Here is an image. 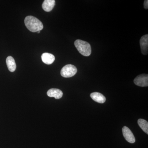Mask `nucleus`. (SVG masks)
Segmentation results:
<instances>
[{
	"label": "nucleus",
	"mask_w": 148,
	"mask_h": 148,
	"mask_svg": "<svg viewBox=\"0 0 148 148\" xmlns=\"http://www.w3.org/2000/svg\"><path fill=\"white\" fill-rule=\"evenodd\" d=\"M55 5L54 0H45L44 1L42 5V8L45 12H50L52 10Z\"/></svg>",
	"instance_id": "nucleus-10"
},
{
	"label": "nucleus",
	"mask_w": 148,
	"mask_h": 148,
	"mask_svg": "<svg viewBox=\"0 0 148 148\" xmlns=\"http://www.w3.org/2000/svg\"><path fill=\"white\" fill-rule=\"evenodd\" d=\"M48 96L50 97H54L56 99H59L62 98L63 93L61 90L57 88H51L48 90Z\"/></svg>",
	"instance_id": "nucleus-7"
},
{
	"label": "nucleus",
	"mask_w": 148,
	"mask_h": 148,
	"mask_svg": "<svg viewBox=\"0 0 148 148\" xmlns=\"http://www.w3.org/2000/svg\"><path fill=\"white\" fill-rule=\"evenodd\" d=\"M7 66L9 71L11 72H13L16 69V64L15 60L12 56H9L6 58Z\"/></svg>",
	"instance_id": "nucleus-11"
},
{
	"label": "nucleus",
	"mask_w": 148,
	"mask_h": 148,
	"mask_svg": "<svg viewBox=\"0 0 148 148\" xmlns=\"http://www.w3.org/2000/svg\"><path fill=\"white\" fill-rule=\"evenodd\" d=\"M123 134L125 140L130 143H134L135 142V138L132 131L128 127L124 126L122 128Z\"/></svg>",
	"instance_id": "nucleus-5"
},
{
	"label": "nucleus",
	"mask_w": 148,
	"mask_h": 148,
	"mask_svg": "<svg viewBox=\"0 0 148 148\" xmlns=\"http://www.w3.org/2000/svg\"><path fill=\"white\" fill-rule=\"evenodd\" d=\"M90 96L93 101L98 103H104L106 101V97L100 92H92L90 94Z\"/></svg>",
	"instance_id": "nucleus-9"
},
{
	"label": "nucleus",
	"mask_w": 148,
	"mask_h": 148,
	"mask_svg": "<svg viewBox=\"0 0 148 148\" xmlns=\"http://www.w3.org/2000/svg\"><path fill=\"white\" fill-rule=\"evenodd\" d=\"M42 60L44 63L47 65H50L54 62L55 58L54 56L51 53H44L41 56Z\"/></svg>",
	"instance_id": "nucleus-8"
},
{
	"label": "nucleus",
	"mask_w": 148,
	"mask_h": 148,
	"mask_svg": "<svg viewBox=\"0 0 148 148\" xmlns=\"http://www.w3.org/2000/svg\"><path fill=\"white\" fill-rule=\"evenodd\" d=\"M138 124L141 129L147 134H148V123L145 120L139 119L138 120Z\"/></svg>",
	"instance_id": "nucleus-12"
},
{
	"label": "nucleus",
	"mask_w": 148,
	"mask_h": 148,
	"mask_svg": "<svg viewBox=\"0 0 148 148\" xmlns=\"http://www.w3.org/2000/svg\"><path fill=\"white\" fill-rule=\"evenodd\" d=\"M140 42L142 53L147 55L148 52V35H145L141 37Z\"/></svg>",
	"instance_id": "nucleus-6"
},
{
	"label": "nucleus",
	"mask_w": 148,
	"mask_h": 148,
	"mask_svg": "<svg viewBox=\"0 0 148 148\" xmlns=\"http://www.w3.org/2000/svg\"><path fill=\"white\" fill-rule=\"evenodd\" d=\"M144 8L145 9H148V0H145L144 2Z\"/></svg>",
	"instance_id": "nucleus-13"
},
{
	"label": "nucleus",
	"mask_w": 148,
	"mask_h": 148,
	"mask_svg": "<svg viewBox=\"0 0 148 148\" xmlns=\"http://www.w3.org/2000/svg\"><path fill=\"white\" fill-rule=\"evenodd\" d=\"M134 83L138 86L146 87L148 86V75L147 74H141L138 76L134 79Z\"/></svg>",
	"instance_id": "nucleus-4"
},
{
	"label": "nucleus",
	"mask_w": 148,
	"mask_h": 148,
	"mask_svg": "<svg viewBox=\"0 0 148 148\" xmlns=\"http://www.w3.org/2000/svg\"><path fill=\"white\" fill-rule=\"evenodd\" d=\"M75 46L82 55L88 56L91 53V48L90 44L81 40H77L74 43Z\"/></svg>",
	"instance_id": "nucleus-2"
},
{
	"label": "nucleus",
	"mask_w": 148,
	"mask_h": 148,
	"mask_svg": "<svg viewBox=\"0 0 148 148\" xmlns=\"http://www.w3.org/2000/svg\"><path fill=\"white\" fill-rule=\"evenodd\" d=\"M24 23L27 29L31 32H37L43 29L42 22L34 16H27L24 20Z\"/></svg>",
	"instance_id": "nucleus-1"
},
{
	"label": "nucleus",
	"mask_w": 148,
	"mask_h": 148,
	"mask_svg": "<svg viewBox=\"0 0 148 148\" xmlns=\"http://www.w3.org/2000/svg\"><path fill=\"white\" fill-rule=\"evenodd\" d=\"M40 31H38V32H37V33H38L39 34V33H40Z\"/></svg>",
	"instance_id": "nucleus-14"
},
{
	"label": "nucleus",
	"mask_w": 148,
	"mask_h": 148,
	"mask_svg": "<svg viewBox=\"0 0 148 148\" xmlns=\"http://www.w3.org/2000/svg\"><path fill=\"white\" fill-rule=\"evenodd\" d=\"M77 70L76 67L71 64L64 66L61 71V75L65 78L71 77L77 73Z\"/></svg>",
	"instance_id": "nucleus-3"
}]
</instances>
